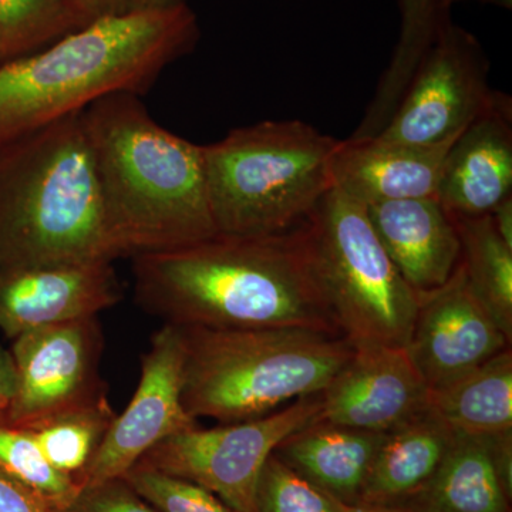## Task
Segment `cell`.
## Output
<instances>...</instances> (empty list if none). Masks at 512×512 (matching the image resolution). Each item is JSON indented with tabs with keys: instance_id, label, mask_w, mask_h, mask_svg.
<instances>
[{
	"instance_id": "1",
	"label": "cell",
	"mask_w": 512,
	"mask_h": 512,
	"mask_svg": "<svg viewBox=\"0 0 512 512\" xmlns=\"http://www.w3.org/2000/svg\"><path fill=\"white\" fill-rule=\"evenodd\" d=\"M133 259L138 305L168 325L340 335L298 227L264 237L218 234Z\"/></svg>"
},
{
	"instance_id": "2",
	"label": "cell",
	"mask_w": 512,
	"mask_h": 512,
	"mask_svg": "<svg viewBox=\"0 0 512 512\" xmlns=\"http://www.w3.org/2000/svg\"><path fill=\"white\" fill-rule=\"evenodd\" d=\"M140 97L111 93L83 111L116 259L188 247L220 234L202 146L157 123Z\"/></svg>"
},
{
	"instance_id": "3",
	"label": "cell",
	"mask_w": 512,
	"mask_h": 512,
	"mask_svg": "<svg viewBox=\"0 0 512 512\" xmlns=\"http://www.w3.org/2000/svg\"><path fill=\"white\" fill-rule=\"evenodd\" d=\"M188 5L93 20L40 52L0 63V146L117 92L143 96L200 40Z\"/></svg>"
},
{
	"instance_id": "4",
	"label": "cell",
	"mask_w": 512,
	"mask_h": 512,
	"mask_svg": "<svg viewBox=\"0 0 512 512\" xmlns=\"http://www.w3.org/2000/svg\"><path fill=\"white\" fill-rule=\"evenodd\" d=\"M83 111L0 146V268L116 259Z\"/></svg>"
},
{
	"instance_id": "5",
	"label": "cell",
	"mask_w": 512,
	"mask_h": 512,
	"mask_svg": "<svg viewBox=\"0 0 512 512\" xmlns=\"http://www.w3.org/2000/svg\"><path fill=\"white\" fill-rule=\"evenodd\" d=\"M183 403L220 424L266 416L322 393L348 362L345 336L301 328H181Z\"/></svg>"
},
{
	"instance_id": "6",
	"label": "cell",
	"mask_w": 512,
	"mask_h": 512,
	"mask_svg": "<svg viewBox=\"0 0 512 512\" xmlns=\"http://www.w3.org/2000/svg\"><path fill=\"white\" fill-rule=\"evenodd\" d=\"M339 140L298 120L234 128L202 146L212 217L225 235L286 234L332 190Z\"/></svg>"
},
{
	"instance_id": "7",
	"label": "cell",
	"mask_w": 512,
	"mask_h": 512,
	"mask_svg": "<svg viewBox=\"0 0 512 512\" xmlns=\"http://www.w3.org/2000/svg\"><path fill=\"white\" fill-rule=\"evenodd\" d=\"M298 231L340 335L355 346L406 348L419 295L384 251L365 205L332 188Z\"/></svg>"
},
{
	"instance_id": "8",
	"label": "cell",
	"mask_w": 512,
	"mask_h": 512,
	"mask_svg": "<svg viewBox=\"0 0 512 512\" xmlns=\"http://www.w3.org/2000/svg\"><path fill=\"white\" fill-rule=\"evenodd\" d=\"M320 416L322 397L313 394L258 419L175 434L137 464L200 485L238 512H255L256 485L268 458Z\"/></svg>"
},
{
	"instance_id": "9",
	"label": "cell",
	"mask_w": 512,
	"mask_h": 512,
	"mask_svg": "<svg viewBox=\"0 0 512 512\" xmlns=\"http://www.w3.org/2000/svg\"><path fill=\"white\" fill-rule=\"evenodd\" d=\"M490 62L473 33L447 25L414 72L399 106L376 134L392 143L439 146L460 136L493 104Z\"/></svg>"
},
{
	"instance_id": "10",
	"label": "cell",
	"mask_w": 512,
	"mask_h": 512,
	"mask_svg": "<svg viewBox=\"0 0 512 512\" xmlns=\"http://www.w3.org/2000/svg\"><path fill=\"white\" fill-rule=\"evenodd\" d=\"M13 340L16 387L6 426L32 429L107 397L99 375L103 335L97 316L29 330Z\"/></svg>"
},
{
	"instance_id": "11",
	"label": "cell",
	"mask_w": 512,
	"mask_h": 512,
	"mask_svg": "<svg viewBox=\"0 0 512 512\" xmlns=\"http://www.w3.org/2000/svg\"><path fill=\"white\" fill-rule=\"evenodd\" d=\"M184 342L178 326L164 323L141 359L140 382L126 410L116 416L79 478L80 490L116 480L151 448L198 426L185 410Z\"/></svg>"
},
{
	"instance_id": "12",
	"label": "cell",
	"mask_w": 512,
	"mask_h": 512,
	"mask_svg": "<svg viewBox=\"0 0 512 512\" xmlns=\"http://www.w3.org/2000/svg\"><path fill=\"white\" fill-rule=\"evenodd\" d=\"M511 342L468 285L463 266L446 285L419 296L406 350L429 390L453 382Z\"/></svg>"
},
{
	"instance_id": "13",
	"label": "cell",
	"mask_w": 512,
	"mask_h": 512,
	"mask_svg": "<svg viewBox=\"0 0 512 512\" xmlns=\"http://www.w3.org/2000/svg\"><path fill=\"white\" fill-rule=\"evenodd\" d=\"M429 393L406 348L353 345L348 362L320 393V417L386 433L426 410Z\"/></svg>"
},
{
	"instance_id": "14",
	"label": "cell",
	"mask_w": 512,
	"mask_h": 512,
	"mask_svg": "<svg viewBox=\"0 0 512 512\" xmlns=\"http://www.w3.org/2000/svg\"><path fill=\"white\" fill-rule=\"evenodd\" d=\"M121 296L110 261L0 268V329L15 339L29 330L93 318Z\"/></svg>"
},
{
	"instance_id": "15",
	"label": "cell",
	"mask_w": 512,
	"mask_h": 512,
	"mask_svg": "<svg viewBox=\"0 0 512 512\" xmlns=\"http://www.w3.org/2000/svg\"><path fill=\"white\" fill-rule=\"evenodd\" d=\"M512 197V104L497 96L451 144L437 201L450 217L487 215Z\"/></svg>"
},
{
	"instance_id": "16",
	"label": "cell",
	"mask_w": 512,
	"mask_h": 512,
	"mask_svg": "<svg viewBox=\"0 0 512 512\" xmlns=\"http://www.w3.org/2000/svg\"><path fill=\"white\" fill-rule=\"evenodd\" d=\"M454 140L427 147L377 136L339 140L330 161L333 188L365 207L383 201L436 198Z\"/></svg>"
},
{
	"instance_id": "17",
	"label": "cell",
	"mask_w": 512,
	"mask_h": 512,
	"mask_svg": "<svg viewBox=\"0 0 512 512\" xmlns=\"http://www.w3.org/2000/svg\"><path fill=\"white\" fill-rule=\"evenodd\" d=\"M380 244L417 295L450 281L461 261L456 224L437 198H409L366 205Z\"/></svg>"
},
{
	"instance_id": "18",
	"label": "cell",
	"mask_w": 512,
	"mask_h": 512,
	"mask_svg": "<svg viewBox=\"0 0 512 512\" xmlns=\"http://www.w3.org/2000/svg\"><path fill=\"white\" fill-rule=\"evenodd\" d=\"M383 437L320 417L286 437L274 454L340 503L355 505Z\"/></svg>"
},
{
	"instance_id": "19",
	"label": "cell",
	"mask_w": 512,
	"mask_h": 512,
	"mask_svg": "<svg viewBox=\"0 0 512 512\" xmlns=\"http://www.w3.org/2000/svg\"><path fill=\"white\" fill-rule=\"evenodd\" d=\"M453 436L430 407L386 431L357 504L406 503L434 476Z\"/></svg>"
},
{
	"instance_id": "20",
	"label": "cell",
	"mask_w": 512,
	"mask_h": 512,
	"mask_svg": "<svg viewBox=\"0 0 512 512\" xmlns=\"http://www.w3.org/2000/svg\"><path fill=\"white\" fill-rule=\"evenodd\" d=\"M402 507L416 512H511L491 457L490 437L454 431L434 476Z\"/></svg>"
},
{
	"instance_id": "21",
	"label": "cell",
	"mask_w": 512,
	"mask_h": 512,
	"mask_svg": "<svg viewBox=\"0 0 512 512\" xmlns=\"http://www.w3.org/2000/svg\"><path fill=\"white\" fill-rule=\"evenodd\" d=\"M429 407L456 433L490 437L512 430L511 348L430 390Z\"/></svg>"
},
{
	"instance_id": "22",
	"label": "cell",
	"mask_w": 512,
	"mask_h": 512,
	"mask_svg": "<svg viewBox=\"0 0 512 512\" xmlns=\"http://www.w3.org/2000/svg\"><path fill=\"white\" fill-rule=\"evenodd\" d=\"M457 0H400L402 25L392 60L353 136L379 134L392 119L414 72L443 29L451 23Z\"/></svg>"
},
{
	"instance_id": "23",
	"label": "cell",
	"mask_w": 512,
	"mask_h": 512,
	"mask_svg": "<svg viewBox=\"0 0 512 512\" xmlns=\"http://www.w3.org/2000/svg\"><path fill=\"white\" fill-rule=\"evenodd\" d=\"M461 244V261L471 291L512 340V248L498 235L490 214L451 217Z\"/></svg>"
},
{
	"instance_id": "24",
	"label": "cell",
	"mask_w": 512,
	"mask_h": 512,
	"mask_svg": "<svg viewBox=\"0 0 512 512\" xmlns=\"http://www.w3.org/2000/svg\"><path fill=\"white\" fill-rule=\"evenodd\" d=\"M116 419L107 397L28 429L50 466L79 483ZM25 430V429H23Z\"/></svg>"
},
{
	"instance_id": "25",
	"label": "cell",
	"mask_w": 512,
	"mask_h": 512,
	"mask_svg": "<svg viewBox=\"0 0 512 512\" xmlns=\"http://www.w3.org/2000/svg\"><path fill=\"white\" fill-rule=\"evenodd\" d=\"M89 23L69 0H0V63L40 52Z\"/></svg>"
},
{
	"instance_id": "26",
	"label": "cell",
	"mask_w": 512,
	"mask_h": 512,
	"mask_svg": "<svg viewBox=\"0 0 512 512\" xmlns=\"http://www.w3.org/2000/svg\"><path fill=\"white\" fill-rule=\"evenodd\" d=\"M0 470L37 495L53 510H72L80 484L43 456L28 430L0 424Z\"/></svg>"
},
{
	"instance_id": "27",
	"label": "cell",
	"mask_w": 512,
	"mask_h": 512,
	"mask_svg": "<svg viewBox=\"0 0 512 512\" xmlns=\"http://www.w3.org/2000/svg\"><path fill=\"white\" fill-rule=\"evenodd\" d=\"M346 504L299 476L275 454L266 461L255 493V512H345Z\"/></svg>"
},
{
	"instance_id": "28",
	"label": "cell",
	"mask_w": 512,
	"mask_h": 512,
	"mask_svg": "<svg viewBox=\"0 0 512 512\" xmlns=\"http://www.w3.org/2000/svg\"><path fill=\"white\" fill-rule=\"evenodd\" d=\"M124 481L160 512H238L200 485L136 464Z\"/></svg>"
},
{
	"instance_id": "29",
	"label": "cell",
	"mask_w": 512,
	"mask_h": 512,
	"mask_svg": "<svg viewBox=\"0 0 512 512\" xmlns=\"http://www.w3.org/2000/svg\"><path fill=\"white\" fill-rule=\"evenodd\" d=\"M72 512H160L147 503L123 480L84 487L74 501Z\"/></svg>"
},
{
	"instance_id": "30",
	"label": "cell",
	"mask_w": 512,
	"mask_h": 512,
	"mask_svg": "<svg viewBox=\"0 0 512 512\" xmlns=\"http://www.w3.org/2000/svg\"><path fill=\"white\" fill-rule=\"evenodd\" d=\"M37 495L0 470V512H49Z\"/></svg>"
},
{
	"instance_id": "31",
	"label": "cell",
	"mask_w": 512,
	"mask_h": 512,
	"mask_svg": "<svg viewBox=\"0 0 512 512\" xmlns=\"http://www.w3.org/2000/svg\"><path fill=\"white\" fill-rule=\"evenodd\" d=\"M490 448L497 476L512 501V430L490 436Z\"/></svg>"
},
{
	"instance_id": "32",
	"label": "cell",
	"mask_w": 512,
	"mask_h": 512,
	"mask_svg": "<svg viewBox=\"0 0 512 512\" xmlns=\"http://www.w3.org/2000/svg\"><path fill=\"white\" fill-rule=\"evenodd\" d=\"M90 22L133 12L130 0H69Z\"/></svg>"
},
{
	"instance_id": "33",
	"label": "cell",
	"mask_w": 512,
	"mask_h": 512,
	"mask_svg": "<svg viewBox=\"0 0 512 512\" xmlns=\"http://www.w3.org/2000/svg\"><path fill=\"white\" fill-rule=\"evenodd\" d=\"M16 376L12 356L0 349V424H8L15 397Z\"/></svg>"
},
{
	"instance_id": "34",
	"label": "cell",
	"mask_w": 512,
	"mask_h": 512,
	"mask_svg": "<svg viewBox=\"0 0 512 512\" xmlns=\"http://www.w3.org/2000/svg\"><path fill=\"white\" fill-rule=\"evenodd\" d=\"M491 220L497 229L498 235L503 238L505 244L512 248V197L500 202L493 211L490 212Z\"/></svg>"
},
{
	"instance_id": "35",
	"label": "cell",
	"mask_w": 512,
	"mask_h": 512,
	"mask_svg": "<svg viewBox=\"0 0 512 512\" xmlns=\"http://www.w3.org/2000/svg\"><path fill=\"white\" fill-rule=\"evenodd\" d=\"M187 5V0H130L131 10H163Z\"/></svg>"
},
{
	"instance_id": "36",
	"label": "cell",
	"mask_w": 512,
	"mask_h": 512,
	"mask_svg": "<svg viewBox=\"0 0 512 512\" xmlns=\"http://www.w3.org/2000/svg\"><path fill=\"white\" fill-rule=\"evenodd\" d=\"M345 512H416L402 505H372L356 504L346 505Z\"/></svg>"
},
{
	"instance_id": "37",
	"label": "cell",
	"mask_w": 512,
	"mask_h": 512,
	"mask_svg": "<svg viewBox=\"0 0 512 512\" xmlns=\"http://www.w3.org/2000/svg\"><path fill=\"white\" fill-rule=\"evenodd\" d=\"M457 2H461V0H457ZM476 2L487 3V5L500 6V8L504 9L512 8V0H476Z\"/></svg>"
},
{
	"instance_id": "38",
	"label": "cell",
	"mask_w": 512,
	"mask_h": 512,
	"mask_svg": "<svg viewBox=\"0 0 512 512\" xmlns=\"http://www.w3.org/2000/svg\"><path fill=\"white\" fill-rule=\"evenodd\" d=\"M49 512H72L70 510H53V508H50Z\"/></svg>"
}]
</instances>
